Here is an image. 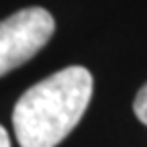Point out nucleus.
<instances>
[{
    "label": "nucleus",
    "mask_w": 147,
    "mask_h": 147,
    "mask_svg": "<svg viewBox=\"0 0 147 147\" xmlns=\"http://www.w3.org/2000/svg\"><path fill=\"white\" fill-rule=\"evenodd\" d=\"M133 110H135V117L143 125H147V84L137 92L135 102H133Z\"/></svg>",
    "instance_id": "nucleus-3"
},
{
    "label": "nucleus",
    "mask_w": 147,
    "mask_h": 147,
    "mask_svg": "<svg viewBox=\"0 0 147 147\" xmlns=\"http://www.w3.org/2000/svg\"><path fill=\"white\" fill-rule=\"evenodd\" d=\"M92 88V74L82 65H69L31 86L12 110V129L18 145H59L86 113Z\"/></svg>",
    "instance_id": "nucleus-1"
},
{
    "label": "nucleus",
    "mask_w": 147,
    "mask_h": 147,
    "mask_svg": "<svg viewBox=\"0 0 147 147\" xmlns=\"http://www.w3.org/2000/svg\"><path fill=\"white\" fill-rule=\"evenodd\" d=\"M0 147H10V139H8V133L6 129L0 125Z\"/></svg>",
    "instance_id": "nucleus-4"
},
{
    "label": "nucleus",
    "mask_w": 147,
    "mask_h": 147,
    "mask_svg": "<svg viewBox=\"0 0 147 147\" xmlns=\"http://www.w3.org/2000/svg\"><path fill=\"white\" fill-rule=\"evenodd\" d=\"M53 31V16L41 6L23 8L0 21V78L33 59Z\"/></svg>",
    "instance_id": "nucleus-2"
}]
</instances>
